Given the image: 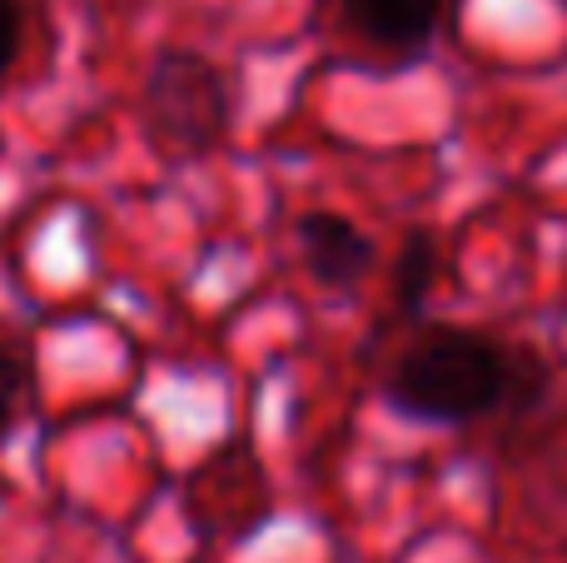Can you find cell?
Wrapping results in <instances>:
<instances>
[{"instance_id": "7", "label": "cell", "mask_w": 567, "mask_h": 563, "mask_svg": "<svg viewBox=\"0 0 567 563\" xmlns=\"http://www.w3.org/2000/svg\"><path fill=\"white\" fill-rule=\"evenodd\" d=\"M20 40H25V6L20 0H0V75L16 65Z\"/></svg>"}, {"instance_id": "2", "label": "cell", "mask_w": 567, "mask_h": 563, "mask_svg": "<svg viewBox=\"0 0 567 563\" xmlns=\"http://www.w3.org/2000/svg\"><path fill=\"white\" fill-rule=\"evenodd\" d=\"M155 145L175 160L209 150L229 125V85L219 65L199 50H165L150 70L145 90Z\"/></svg>"}, {"instance_id": "1", "label": "cell", "mask_w": 567, "mask_h": 563, "mask_svg": "<svg viewBox=\"0 0 567 563\" xmlns=\"http://www.w3.org/2000/svg\"><path fill=\"white\" fill-rule=\"evenodd\" d=\"M523 375H543V365L473 329H433L399 355L389 375V399L413 419L473 424L508 405L513 395L538 399L533 389H523Z\"/></svg>"}, {"instance_id": "6", "label": "cell", "mask_w": 567, "mask_h": 563, "mask_svg": "<svg viewBox=\"0 0 567 563\" xmlns=\"http://www.w3.org/2000/svg\"><path fill=\"white\" fill-rule=\"evenodd\" d=\"M25 399H30V365L20 349L0 345V434L25 414Z\"/></svg>"}, {"instance_id": "3", "label": "cell", "mask_w": 567, "mask_h": 563, "mask_svg": "<svg viewBox=\"0 0 567 563\" xmlns=\"http://www.w3.org/2000/svg\"><path fill=\"white\" fill-rule=\"evenodd\" d=\"M299 249L309 275L323 289H343L373 265V239L363 235L353 219L333 215V209H313L299 219Z\"/></svg>"}, {"instance_id": "4", "label": "cell", "mask_w": 567, "mask_h": 563, "mask_svg": "<svg viewBox=\"0 0 567 563\" xmlns=\"http://www.w3.org/2000/svg\"><path fill=\"white\" fill-rule=\"evenodd\" d=\"M343 16L379 50H423L439 25V0H343Z\"/></svg>"}, {"instance_id": "5", "label": "cell", "mask_w": 567, "mask_h": 563, "mask_svg": "<svg viewBox=\"0 0 567 563\" xmlns=\"http://www.w3.org/2000/svg\"><path fill=\"white\" fill-rule=\"evenodd\" d=\"M433 275H439V249H433L429 235H413L399 255V305L419 309L433 289Z\"/></svg>"}]
</instances>
